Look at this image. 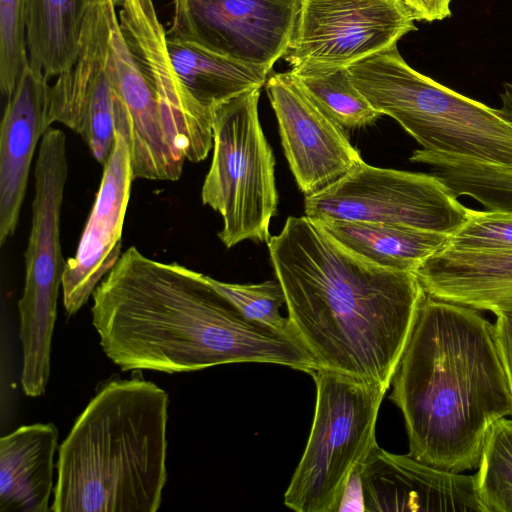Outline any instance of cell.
Masks as SVG:
<instances>
[{
  "label": "cell",
  "mask_w": 512,
  "mask_h": 512,
  "mask_svg": "<svg viewBox=\"0 0 512 512\" xmlns=\"http://www.w3.org/2000/svg\"><path fill=\"white\" fill-rule=\"evenodd\" d=\"M92 324L122 371L191 372L271 363L310 375L317 365L295 338L247 319L207 280L131 246L92 294Z\"/></svg>",
  "instance_id": "cell-1"
},
{
  "label": "cell",
  "mask_w": 512,
  "mask_h": 512,
  "mask_svg": "<svg viewBox=\"0 0 512 512\" xmlns=\"http://www.w3.org/2000/svg\"><path fill=\"white\" fill-rule=\"evenodd\" d=\"M267 247L317 369L388 390L425 294L414 272L360 258L305 215L289 216Z\"/></svg>",
  "instance_id": "cell-2"
},
{
  "label": "cell",
  "mask_w": 512,
  "mask_h": 512,
  "mask_svg": "<svg viewBox=\"0 0 512 512\" xmlns=\"http://www.w3.org/2000/svg\"><path fill=\"white\" fill-rule=\"evenodd\" d=\"M391 384L409 455L445 471L477 468L490 427L512 416L494 324L426 292Z\"/></svg>",
  "instance_id": "cell-3"
},
{
  "label": "cell",
  "mask_w": 512,
  "mask_h": 512,
  "mask_svg": "<svg viewBox=\"0 0 512 512\" xmlns=\"http://www.w3.org/2000/svg\"><path fill=\"white\" fill-rule=\"evenodd\" d=\"M168 403L140 370L101 385L59 446L50 511H158L167 481Z\"/></svg>",
  "instance_id": "cell-4"
},
{
  "label": "cell",
  "mask_w": 512,
  "mask_h": 512,
  "mask_svg": "<svg viewBox=\"0 0 512 512\" xmlns=\"http://www.w3.org/2000/svg\"><path fill=\"white\" fill-rule=\"evenodd\" d=\"M348 70L373 108L395 119L423 150L512 166V121L414 70L397 45Z\"/></svg>",
  "instance_id": "cell-5"
},
{
  "label": "cell",
  "mask_w": 512,
  "mask_h": 512,
  "mask_svg": "<svg viewBox=\"0 0 512 512\" xmlns=\"http://www.w3.org/2000/svg\"><path fill=\"white\" fill-rule=\"evenodd\" d=\"M310 435L284 494L298 512L339 511L353 473L376 443L375 427L386 389L317 369Z\"/></svg>",
  "instance_id": "cell-6"
},
{
  "label": "cell",
  "mask_w": 512,
  "mask_h": 512,
  "mask_svg": "<svg viewBox=\"0 0 512 512\" xmlns=\"http://www.w3.org/2000/svg\"><path fill=\"white\" fill-rule=\"evenodd\" d=\"M67 175L66 136L61 129L50 127L40 141L34 168L25 282L18 302L20 380L23 392L30 397L45 393L50 376L57 300L66 264L60 244V215Z\"/></svg>",
  "instance_id": "cell-7"
},
{
  "label": "cell",
  "mask_w": 512,
  "mask_h": 512,
  "mask_svg": "<svg viewBox=\"0 0 512 512\" xmlns=\"http://www.w3.org/2000/svg\"><path fill=\"white\" fill-rule=\"evenodd\" d=\"M260 93L238 95L212 114L213 156L201 198L221 215L218 237L227 248L244 240L267 243L277 212L275 158L259 120Z\"/></svg>",
  "instance_id": "cell-8"
},
{
  "label": "cell",
  "mask_w": 512,
  "mask_h": 512,
  "mask_svg": "<svg viewBox=\"0 0 512 512\" xmlns=\"http://www.w3.org/2000/svg\"><path fill=\"white\" fill-rule=\"evenodd\" d=\"M305 216L405 225L452 235L468 208L435 175L364 161L328 189L305 197Z\"/></svg>",
  "instance_id": "cell-9"
},
{
  "label": "cell",
  "mask_w": 512,
  "mask_h": 512,
  "mask_svg": "<svg viewBox=\"0 0 512 512\" xmlns=\"http://www.w3.org/2000/svg\"><path fill=\"white\" fill-rule=\"evenodd\" d=\"M401 0H301L284 60L349 67L417 30Z\"/></svg>",
  "instance_id": "cell-10"
},
{
  "label": "cell",
  "mask_w": 512,
  "mask_h": 512,
  "mask_svg": "<svg viewBox=\"0 0 512 512\" xmlns=\"http://www.w3.org/2000/svg\"><path fill=\"white\" fill-rule=\"evenodd\" d=\"M110 0L86 7L80 49L70 68L50 86L49 112L84 140L93 157L104 166L114 149L122 105L108 62Z\"/></svg>",
  "instance_id": "cell-11"
},
{
  "label": "cell",
  "mask_w": 512,
  "mask_h": 512,
  "mask_svg": "<svg viewBox=\"0 0 512 512\" xmlns=\"http://www.w3.org/2000/svg\"><path fill=\"white\" fill-rule=\"evenodd\" d=\"M301 0H174L168 33L271 71L292 37Z\"/></svg>",
  "instance_id": "cell-12"
},
{
  "label": "cell",
  "mask_w": 512,
  "mask_h": 512,
  "mask_svg": "<svg viewBox=\"0 0 512 512\" xmlns=\"http://www.w3.org/2000/svg\"><path fill=\"white\" fill-rule=\"evenodd\" d=\"M265 86L284 154L305 197L328 189L363 162L345 128L301 88L290 71L272 74Z\"/></svg>",
  "instance_id": "cell-13"
},
{
  "label": "cell",
  "mask_w": 512,
  "mask_h": 512,
  "mask_svg": "<svg viewBox=\"0 0 512 512\" xmlns=\"http://www.w3.org/2000/svg\"><path fill=\"white\" fill-rule=\"evenodd\" d=\"M362 511L483 512L476 477L372 446L359 469Z\"/></svg>",
  "instance_id": "cell-14"
},
{
  "label": "cell",
  "mask_w": 512,
  "mask_h": 512,
  "mask_svg": "<svg viewBox=\"0 0 512 512\" xmlns=\"http://www.w3.org/2000/svg\"><path fill=\"white\" fill-rule=\"evenodd\" d=\"M134 179L128 143L116 132L114 149L103 166L75 255L66 260L61 290L68 315H74L87 303L122 255V229Z\"/></svg>",
  "instance_id": "cell-15"
},
{
  "label": "cell",
  "mask_w": 512,
  "mask_h": 512,
  "mask_svg": "<svg viewBox=\"0 0 512 512\" xmlns=\"http://www.w3.org/2000/svg\"><path fill=\"white\" fill-rule=\"evenodd\" d=\"M118 19L129 49L157 95L172 144L186 160H204L213 148L212 123L196 110L173 68L166 30L153 1L126 0Z\"/></svg>",
  "instance_id": "cell-16"
},
{
  "label": "cell",
  "mask_w": 512,
  "mask_h": 512,
  "mask_svg": "<svg viewBox=\"0 0 512 512\" xmlns=\"http://www.w3.org/2000/svg\"><path fill=\"white\" fill-rule=\"evenodd\" d=\"M107 62L123 109L116 132L128 143L134 178L178 180L186 159L171 142L157 95L124 39L115 10Z\"/></svg>",
  "instance_id": "cell-17"
},
{
  "label": "cell",
  "mask_w": 512,
  "mask_h": 512,
  "mask_svg": "<svg viewBox=\"0 0 512 512\" xmlns=\"http://www.w3.org/2000/svg\"><path fill=\"white\" fill-rule=\"evenodd\" d=\"M48 80L29 63L7 98L0 126L1 246L15 233L36 146L53 124Z\"/></svg>",
  "instance_id": "cell-18"
},
{
  "label": "cell",
  "mask_w": 512,
  "mask_h": 512,
  "mask_svg": "<svg viewBox=\"0 0 512 512\" xmlns=\"http://www.w3.org/2000/svg\"><path fill=\"white\" fill-rule=\"evenodd\" d=\"M430 296L492 313L512 314V250L472 251L446 246L415 271Z\"/></svg>",
  "instance_id": "cell-19"
},
{
  "label": "cell",
  "mask_w": 512,
  "mask_h": 512,
  "mask_svg": "<svg viewBox=\"0 0 512 512\" xmlns=\"http://www.w3.org/2000/svg\"><path fill=\"white\" fill-rule=\"evenodd\" d=\"M58 429L23 425L0 439V512H47L53 488Z\"/></svg>",
  "instance_id": "cell-20"
},
{
  "label": "cell",
  "mask_w": 512,
  "mask_h": 512,
  "mask_svg": "<svg viewBox=\"0 0 512 512\" xmlns=\"http://www.w3.org/2000/svg\"><path fill=\"white\" fill-rule=\"evenodd\" d=\"M166 47L173 68L196 110L212 123L220 104L262 88L270 70L217 54L196 42L166 31Z\"/></svg>",
  "instance_id": "cell-21"
},
{
  "label": "cell",
  "mask_w": 512,
  "mask_h": 512,
  "mask_svg": "<svg viewBox=\"0 0 512 512\" xmlns=\"http://www.w3.org/2000/svg\"><path fill=\"white\" fill-rule=\"evenodd\" d=\"M314 221L353 254L377 266L399 271L414 272L426 259L445 248L451 236L396 224Z\"/></svg>",
  "instance_id": "cell-22"
},
{
  "label": "cell",
  "mask_w": 512,
  "mask_h": 512,
  "mask_svg": "<svg viewBox=\"0 0 512 512\" xmlns=\"http://www.w3.org/2000/svg\"><path fill=\"white\" fill-rule=\"evenodd\" d=\"M86 6L83 0H28L29 63L48 79L75 62Z\"/></svg>",
  "instance_id": "cell-23"
},
{
  "label": "cell",
  "mask_w": 512,
  "mask_h": 512,
  "mask_svg": "<svg viewBox=\"0 0 512 512\" xmlns=\"http://www.w3.org/2000/svg\"><path fill=\"white\" fill-rule=\"evenodd\" d=\"M410 161L428 165L456 196H469L488 210L512 211V166L471 158L414 150Z\"/></svg>",
  "instance_id": "cell-24"
},
{
  "label": "cell",
  "mask_w": 512,
  "mask_h": 512,
  "mask_svg": "<svg viewBox=\"0 0 512 512\" xmlns=\"http://www.w3.org/2000/svg\"><path fill=\"white\" fill-rule=\"evenodd\" d=\"M289 71L301 88L344 128L368 126L382 116L355 86L348 67L303 65Z\"/></svg>",
  "instance_id": "cell-25"
},
{
  "label": "cell",
  "mask_w": 512,
  "mask_h": 512,
  "mask_svg": "<svg viewBox=\"0 0 512 512\" xmlns=\"http://www.w3.org/2000/svg\"><path fill=\"white\" fill-rule=\"evenodd\" d=\"M477 468L483 512H512V418H501L490 427Z\"/></svg>",
  "instance_id": "cell-26"
},
{
  "label": "cell",
  "mask_w": 512,
  "mask_h": 512,
  "mask_svg": "<svg viewBox=\"0 0 512 512\" xmlns=\"http://www.w3.org/2000/svg\"><path fill=\"white\" fill-rule=\"evenodd\" d=\"M207 280L247 319L276 332L295 337L288 317L284 318L279 311L285 304V295L277 279L258 284L226 283L210 276H207Z\"/></svg>",
  "instance_id": "cell-27"
},
{
  "label": "cell",
  "mask_w": 512,
  "mask_h": 512,
  "mask_svg": "<svg viewBox=\"0 0 512 512\" xmlns=\"http://www.w3.org/2000/svg\"><path fill=\"white\" fill-rule=\"evenodd\" d=\"M27 1L0 0V89L7 98L29 65Z\"/></svg>",
  "instance_id": "cell-28"
},
{
  "label": "cell",
  "mask_w": 512,
  "mask_h": 512,
  "mask_svg": "<svg viewBox=\"0 0 512 512\" xmlns=\"http://www.w3.org/2000/svg\"><path fill=\"white\" fill-rule=\"evenodd\" d=\"M451 248L472 251L512 250V211H467L463 224L450 236Z\"/></svg>",
  "instance_id": "cell-29"
},
{
  "label": "cell",
  "mask_w": 512,
  "mask_h": 512,
  "mask_svg": "<svg viewBox=\"0 0 512 512\" xmlns=\"http://www.w3.org/2000/svg\"><path fill=\"white\" fill-rule=\"evenodd\" d=\"M495 337L512 395V314H496Z\"/></svg>",
  "instance_id": "cell-30"
},
{
  "label": "cell",
  "mask_w": 512,
  "mask_h": 512,
  "mask_svg": "<svg viewBox=\"0 0 512 512\" xmlns=\"http://www.w3.org/2000/svg\"><path fill=\"white\" fill-rule=\"evenodd\" d=\"M417 21L432 22L451 16V0H401Z\"/></svg>",
  "instance_id": "cell-31"
},
{
  "label": "cell",
  "mask_w": 512,
  "mask_h": 512,
  "mask_svg": "<svg viewBox=\"0 0 512 512\" xmlns=\"http://www.w3.org/2000/svg\"><path fill=\"white\" fill-rule=\"evenodd\" d=\"M502 113L512 121V83H506L503 86V92L500 94Z\"/></svg>",
  "instance_id": "cell-32"
},
{
  "label": "cell",
  "mask_w": 512,
  "mask_h": 512,
  "mask_svg": "<svg viewBox=\"0 0 512 512\" xmlns=\"http://www.w3.org/2000/svg\"><path fill=\"white\" fill-rule=\"evenodd\" d=\"M84 1V4L85 6H89V5H93V4H98V3H102V2H105L107 0H83ZM114 6H122L126 0H110Z\"/></svg>",
  "instance_id": "cell-33"
}]
</instances>
